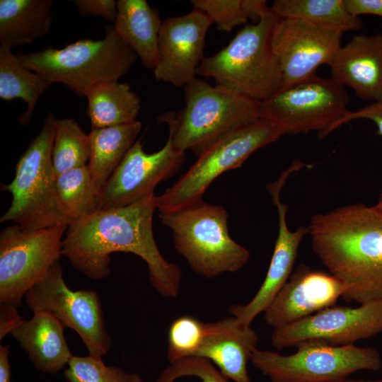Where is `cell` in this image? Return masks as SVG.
<instances>
[{"label":"cell","instance_id":"cell-30","mask_svg":"<svg viewBox=\"0 0 382 382\" xmlns=\"http://www.w3.org/2000/svg\"><path fill=\"white\" fill-rule=\"evenodd\" d=\"M194 8L208 16L220 31L230 32L248 19L257 23L270 8L264 0H192Z\"/></svg>","mask_w":382,"mask_h":382},{"label":"cell","instance_id":"cell-40","mask_svg":"<svg viewBox=\"0 0 382 382\" xmlns=\"http://www.w3.org/2000/svg\"><path fill=\"white\" fill-rule=\"evenodd\" d=\"M375 207L381 212H382V188L380 191L378 200L376 203L375 204Z\"/></svg>","mask_w":382,"mask_h":382},{"label":"cell","instance_id":"cell-26","mask_svg":"<svg viewBox=\"0 0 382 382\" xmlns=\"http://www.w3.org/2000/svg\"><path fill=\"white\" fill-rule=\"evenodd\" d=\"M50 85L42 75L25 66L11 47L0 45V98H19L27 104L26 112L19 117L21 123L30 121L40 97Z\"/></svg>","mask_w":382,"mask_h":382},{"label":"cell","instance_id":"cell-5","mask_svg":"<svg viewBox=\"0 0 382 382\" xmlns=\"http://www.w3.org/2000/svg\"><path fill=\"white\" fill-rule=\"evenodd\" d=\"M185 108L166 112L158 122L168 125L174 145L197 156L212 144L262 117L260 102L195 78L184 86Z\"/></svg>","mask_w":382,"mask_h":382},{"label":"cell","instance_id":"cell-15","mask_svg":"<svg viewBox=\"0 0 382 382\" xmlns=\"http://www.w3.org/2000/svg\"><path fill=\"white\" fill-rule=\"evenodd\" d=\"M185 158L170 133L162 149L146 153L137 140L98 195V210L122 207L154 192L158 183L173 176Z\"/></svg>","mask_w":382,"mask_h":382},{"label":"cell","instance_id":"cell-17","mask_svg":"<svg viewBox=\"0 0 382 382\" xmlns=\"http://www.w3.org/2000/svg\"><path fill=\"white\" fill-rule=\"evenodd\" d=\"M349 288L330 273L300 264L264 311L265 320L273 329L290 325L335 306Z\"/></svg>","mask_w":382,"mask_h":382},{"label":"cell","instance_id":"cell-14","mask_svg":"<svg viewBox=\"0 0 382 382\" xmlns=\"http://www.w3.org/2000/svg\"><path fill=\"white\" fill-rule=\"evenodd\" d=\"M343 33L279 17L272 29L271 47L280 65L282 88L316 76L321 65H330L342 46Z\"/></svg>","mask_w":382,"mask_h":382},{"label":"cell","instance_id":"cell-41","mask_svg":"<svg viewBox=\"0 0 382 382\" xmlns=\"http://www.w3.org/2000/svg\"><path fill=\"white\" fill-rule=\"evenodd\" d=\"M339 382H382V380H377V381H354V380H349V379H344L342 381H340Z\"/></svg>","mask_w":382,"mask_h":382},{"label":"cell","instance_id":"cell-19","mask_svg":"<svg viewBox=\"0 0 382 382\" xmlns=\"http://www.w3.org/2000/svg\"><path fill=\"white\" fill-rule=\"evenodd\" d=\"M258 341L250 325L238 323L231 316L204 323L203 338L194 357L209 359L234 382H251L248 363L257 349Z\"/></svg>","mask_w":382,"mask_h":382},{"label":"cell","instance_id":"cell-34","mask_svg":"<svg viewBox=\"0 0 382 382\" xmlns=\"http://www.w3.org/2000/svg\"><path fill=\"white\" fill-rule=\"evenodd\" d=\"M73 2L82 16L102 17L108 21H115L117 7L115 0H75Z\"/></svg>","mask_w":382,"mask_h":382},{"label":"cell","instance_id":"cell-39","mask_svg":"<svg viewBox=\"0 0 382 382\" xmlns=\"http://www.w3.org/2000/svg\"><path fill=\"white\" fill-rule=\"evenodd\" d=\"M126 382H143L141 377L137 374H129Z\"/></svg>","mask_w":382,"mask_h":382},{"label":"cell","instance_id":"cell-10","mask_svg":"<svg viewBox=\"0 0 382 382\" xmlns=\"http://www.w3.org/2000/svg\"><path fill=\"white\" fill-rule=\"evenodd\" d=\"M250 361L271 382H339L357 371L382 366L375 348L319 343L299 345L290 355L257 349Z\"/></svg>","mask_w":382,"mask_h":382},{"label":"cell","instance_id":"cell-1","mask_svg":"<svg viewBox=\"0 0 382 382\" xmlns=\"http://www.w3.org/2000/svg\"><path fill=\"white\" fill-rule=\"evenodd\" d=\"M156 209L157 196L152 192L129 205L97 210L76 220L66 231L62 255L86 277L100 280L111 272L110 254H135L147 264L153 288L162 296L175 298L182 272L158 248L152 228Z\"/></svg>","mask_w":382,"mask_h":382},{"label":"cell","instance_id":"cell-27","mask_svg":"<svg viewBox=\"0 0 382 382\" xmlns=\"http://www.w3.org/2000/svg\"><path fill=\"white\" fill-rule=\"evenodd\" d=\"M271 8L280 18L299 19L343 32L363 26L359 17L347 11L344 0H276Z\"/></svg>","mask_w":382,"mask_h":382},{"label":"cell","instance_id":"cell-37","mask_svg":"<svg viewBox=\"0 0 382 382\" xmlns=\"http://www.w3.org/2000/svg\"><path fill=\"white\" fill-rule=\"evenodd\" d=\"M347 11L352 15L369 14L382 17V0H344Z\"/></svg>","mask_w":382,"mask_h":382},{"label":"cell","instance_id":"cell-7","mask_svg":"<svg viewBox=\"0 0 382 382\" xmlns=\"http://www.w3.org/2000/svg\"><path fill=\"white\" fill-rule=\"evenodd\" d=\"M173 233L176 250L198 274L212 278L245 266L250 251L231 238L228 213L221 205L202 200L178 210L159 213Z\"/></svg>","mask_w":382,"mask_h":382},{"label":"cell","instance_id":"cell-21","mask_svg":"<svg viewBox=\"0 0 382 382\" xmlns=\"http://www.w3.org/2000/svg\"><path fill=\"white\" fill-rule=\"evenodd\" d=\"M64 328L50 313L37 311L30 320H23L11 335L28 354L35 369L55 374L73 356L64 335Z\"/></svg>","mask_w":382,"mask_h":382},{"label":"cell","instance_id":"cell-33","mask_svg":"<svg viewBox=\"0 0 382 382\" xmlns=\"http://www.w3.org/2000/svg\"><path fill=\"white\" fill-rule=\"evenodd\" d=\"M195 376L201 382H229L209 359L190 357L170 363L159 374L156 382H175L183 377Z\"/></svg>","mask_w":382,"mask_h":382},{"label":"cell","instance_id":"cell-38","mask_svg":"<svg viewBox=\"0 0 382 382\" xmlns=\"http://www.w3.org/2000/svg\"><path fill=\"white\" fill-rule=\"evenodd\" d=\"M9 345H0V382H11Z\"/></svg>","mask_w":382,"mask_h":382},{"label":"cell","instance_id":"cell-29","mask_svg":"<svg viewBox=\"0 0 382 382\" xmlns=\"http://www.w3.org/2000/svg\"><path fill=\"white\" fill-rule=\"evenodd\" d=\"M90 152L89 134L75 120H56L52 160L57 177L71 169L87 166Z\"/></svg>","mask_w":382,"mask_h":382},{"label":"cell","instance_id":"cell-9","mask_svg":"<svg viewBox=\"0 0 382 382\" xmlns=\"http://www.w3.org/2000/svg\"><path fill=\"white\" fill-rule=\"evenodd\" d=\"M345 87L317 75L282 88L261 102V115L280 126L285 134L317 132L323 139L342 125L350 110Z\"/></svg>","mask_w":382,"mask_h":382},{"label":"cell","instance_id":"cell-4","mask_svg":"<svg viewBox=\"0 0 382 382\" xmlns=\"http://www.w3.org/2000/svg\"><path fill=\"white\" fill-rule=\"evenodd\" d=\"M100 40H80L57 49L18 52L19 61L51 84L62 83L86 96L93 86L118 81L135 64L137 56L119 36L113 25L105 27Z\"/></svg>","mask_w":382,"mask_h":382},{"label":"cell","instance_id":"cell-3","mask_svg":"<svg viewBox=\"0 0 382 382\" xmlns=\"http://www.w3.org/2000/svg\"><path fill=\"white\" fill-rule=\"evenodd\" d=\"M279 18L270 7L226 47L204 57L196 74L212 77L216 85L260 103L270 98L282 88L280 65L271 47L272 29Z\"/></svg>","mask_w":382,"mask_h":382},{"label":"cell","instance_id":"cell-2","mask_svg":"<svg viewBox=\"0 0 382 382\" xmlns=\"http://www.w3.org/2000/svg\"><path fill=\"white\" fill-rule=\"evenodd\" d=\"M308 227L314 253L350 286L345 301L382 302V212L352 204L314 215Z\"/></svg>","mask_w":382,"mask_h":382},{"label":"cell","instance_id":"cell-28","mask_svg":"<svg viewBox=\"0 0 382 382\" xmlns=\"http://www.w3.org/2000/svg\"><path fill=\"white\" fill-rule=\"evenodd\" d=\"M56 187L60 204L72 223L98 210V193L88 166L58 175Z\"/></svg>","mask_w":382,"mask_h":382},{"label":"cell","instance_id":"cell-35","mask_svg":"<svg viewBox=\"0 0 382 382\" xmlns=\"http://www.w3.org/2000/svg\"><path fill=\"white\" fill-rule=\"evenodd\" d=\"M357 119H366L372 121L376 126V134L382 137V100L356 111H350L345 123Z\"/></svg>","mask_w":382,"mask_h":382},{"label":"cell","instance_id":"cell-8","mask_svg":"<svg viewBox=\"0 0 382 382\" xmlns=\"http://www.w3.org/2000/svg\"><path fill=\"white\" fill-rule=\"evenodd\" d=\"M284 134L279 125L262 117L221 138L200 154L178 181L157 196L159 213L178 210L202 200L216 177L240 168L253 152Z\"/></svg>","mask_w":382,"mask_h":382},{"label":"cell","instance_id":"cell-11","mask_svg":"<svg viewBox=\"0 0 382 382\" xmlns=\"http://www.w3.org/2000/svg\"><path fill=\"white\" fill-rule=\"evenodd\" d=\"M67 226L25 231L17 224L0 233V303L18 308L25 293L62 255Z\"/></svg>","mask_w":382,"mask_h":382},{"label":"cell","instance_id":"cell-32","mask_svg":"<svg viewBox=\"0 0 382 382\" xmlns=\"http://www.w3.org/2000/svg\"><path fill=\"white\" fill-rule=\"evenodd\" d=\"M68 382H126L129 374L116 366H106L100 357L72 356L64 372Z\"/></svg>","mask_w":382,"mask_h":382},{"label":"cell","instance_id":"cell-36","mask_svg":"<svg viewBox=\"0 0 382 382\" xmlns=\"http://www.w3.org/2000/svg\"><path fill=\"white\" fill-rule=\"evenodd\" d=\"M23 320L16 306L0 303V340L11 334Z\"/></svg>","mask_w":382,"mask_h":382},{"label":"cell","instance_id":"cell-23","mask_svg":"<svg viewBox=\"0 0 382 382\" xmlns=\"http://www.w3.org/2000/svg\"><path fill=\"white\" fill-rule=\"evenodd\" d=\"M52 0H1L0 45L32 44L47 35L52 23Z\"/></svg>","mask_w":382,"mask_h":382},{"label":"cell","instance_id":"cell-31","mask_svg":"<svg viewBox=\"0 0 382 382\" xmlns=\"http://www.w3.org/2000/svg\"><path fill=\"white\" fill-rule=\"evenodd\" d=\"M204 323L190 316L172 322L168 332L167 357L169 363L195 356L202 342Z\"/></svg>","mask_w":382,"mask_h":382},{"label":"cell","instance_id":"cell-16","mask_svg":"<svg viewBox=\"0 0 382 382\" xmlns=\"http://www.w3.org/2000/svg\"><path fill=\"white\" fill-rule=\"evenodd\" d=\"M212 23L207 14L196 8L162 22L159 62L154 69L157 81L184 87L196 77L197 69L204 58L205 37Z\"/></svg>","mask_w":382,"mask_h":382},{"label":"cell","instance_id":"cell-13","mask_svg":"<svg viewBox=\"0 0 382 382\" xmlns=\"http://www.w3.org/2000/svg\"><path fill=\"white\" fill-rule=\"evenodd\" d=\"M382 332V302L357 308L337 306L323 309L305 318L273 329L271 344L277 350L306 343L339 347Z\"/></svg>","mask_w":382,"mask_h":382},{"label":"cell","instance_id":"cell-25","mask_svg":"<svg viewBox=\"0 0 382 382\" xmlns=\"http://www.w3.org/2000/svg\"><path fill=\"white\" fill-rule=\"evenodd\" d=\"M87 115L91 129L135 122L140 110L139 96L127 83L118 81L98 84L86 93Z\"/></svg>","mask_w":382,"mask_h":382},{"label":"cell","instance_id":"cell-18","mask_svg":"<svg viewBox=\"0 0 382 382\" xmlns=\"http://www.w3.org/2000/svg\"><path fill=\"white\" fill-rule=\"evenodd\" d=\"M289 173L284 171L274 183L267 185L278 214V235L265 278L254 297L245 305H231L229 313L237 322L250 325L256 316L271 304L292 273L300 244L309 233L308 227L300 226L291 231L286 223L288 207L282 202L280 192Z\"/></svg>","mask_w":382,"mask_h":382},{"label":"cell","instance_id":"cell-6","mask_svg":"<svg viewBox=\"0 0 382 382\" xmlns=\"http://www.w3.org/2000/svg\"><path fill=\"white\" fill-rule=\"evenodd\" d=\"M55 117L48 112L39 134L19 158L13 180L1 187L12 195L11 204L0 219L25 231L69 226L71 219L58 199L52 160Z\"/></svg>","mask_w":382,"mask_h":382},{"label":"cell","instance_id":"cell-12","mask_svg":"<svg viewBox=\"0 0 382 382\" xmlns=\"http://www.w3.org/2000/svg\"><path fill=\"white\" fill-rule=\"evenodd\" d=\"M24 299L33 313H49L64 328L76 332L88 354L102 357L110 350L112 339L105 329L98 294L89 289L71 290L64 279L59 260L25 293Z\"/></svg>","mask_w":382,"mask_h":382},{"label":"cell","instance_id":"cell-20","mask_svg":"<svg viewBox=\"0 0 382 382\" xmlns=\"http://www.w3.org/2000/svg\"><path fill=\"white\" fill-rule=\"evenodd\" d=\"M331 79L353 89L356 96L382 100V34L356 35L341 46L329 65Z\"/></svg>","mask_w":382,"mask_h":382},{"label":"cell","instance_id":"cell-24","mask_svg":"<svg viewBox=\"0 0 382 382\" xmlns=\"http://www.w3.org/2000/svg\"><path fill=\"white\" fill-rule=\"evenodd\" d=\"M141 128L139 121L91 129L90 158L87 164L96 189L100 192L136 141Z\"/></svg>","mask_w":382,"mask_h":382},{"label":"cell","instance_id":"cell-22","mask_svg":"<svg viewBox=\"0 0 382 382\" xmlns=\"http://www.w3.org/2000/svg\"><path fill=\"white\" fill-rule=\"evenodd\" d=\"M114 28L139 58L144 66L154 69L159 62V12L146 0H118Z\"/></svg>","mask_w":382,"mask_h":382}]
</instances>
